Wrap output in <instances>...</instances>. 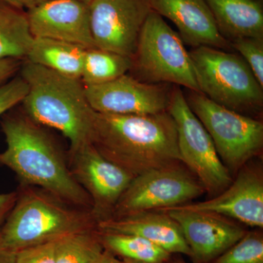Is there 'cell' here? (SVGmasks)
<instances>
[{"mask_svg": "<svg viewBox=\"0 0 263 263\" xmlns=\"http://www.w3.org/2000/svg\"><path fill=\"white\" fill-rule=\"evenodd\" d=\"M27 91L28 86L21 76L0 85V117L22 103Z\"/></svg>", "mask_w": 263, "mask_h": 263, "instance_id": "cell-26", "label": "cell"}, {"mask_svg": "<svg viewBox=\"0 0 263 263\" xmlns=\"http://www.w3.org/2000/svg\"><path fill=\"white\" fill-rule=\"evenodd\" d=\"M100 263H124V261L118 259L117 256L110 253L108 251L105 249V254H104L103 258Z\"/></svg>", "mask_w": 263, "mask_h": 263, "instance_id": "cell-32", "label": "cell"}, {"mask_svg": "<svg viewBox=\"0 0 263 263\" xmlns=\"http://www.w3.org/2000/svg\"><path fill=\"white\" fill-rule=\"evenodd\" d=\"M17 193L0 231V249L17 252L97 228L90 211L71 205L43 189L19 186Z\"/></svg>", "mask_w": 263, "mask_h": 263, "instance_id": "cell-4", "label": "cell"}, {"mask_svg": "<svg viewBox=\"0 0 263 263\" xmlns=\"http://www.w3.org/2000/svg\"><path fill=\"white\" fill-rule=\"evenodd\" d=\"M46 1V0H0L1 3L21 10L24 8L28 10Z\"/></svg>", "mask_w": 263, "mask_h": 263, "instance_id": "cell-30", "label": "cell"}, {"mask_svg": "<svg viewBox=\"0 0 263 263\" xmlns=\"http://www.w3.org/2000/svg\"><path fill=\"white\" fill-rule=\"evenodd\" d=\"M71 174L91 199L97 224L110 219L134 176L100 155L91 143L67 155Z\"/></svg>", "mask_w": 263, "mask_h": 263, "instance_id": "cell-10", "label": "cell"}, {"mask_svg": "<svg viewBox=\"0 0 263 263\" xmlns=\"http://www.w3.org/2000/svg\"><path fill=\"white\" fill-rule=\"evenodd\" d=\"M17 195V190L9 193H0V231L14 205Z\"/></svg>", "mask_w": 263, "mask_h": 263, "instance_id": "cell-29", "label": "cell"}, {"mask_svg": "<svg viewBox=\"0 0 263 263\" xmlns=\"http://www.w3.org/2000/svg\"><path fill=\"white\" fill-rule=\"evenodd\" d=\"M83 1H87V2H89V0H83Z\"/></svg>", "mask_w": 263, "mask_h": 263, "instance_id": "cell-35", "label": "cell"}, {"mask_svg": "<svg viewBox=\"0 0 263 263\" xmlns=\"http://www.w3.org/2000/svg\"><path fill=\"white\" fill-rule=\"evenodd\" d=\"M91 143L134 177L181 162L177 129L168 111L153 115L96 112Z\"/></svg>", "mask_w": 263, "mask_h": 263, "instance_id": "cell-2", "label": "cell"}, {"mask_svg": "<svg viewBox=\"0 0 263 263\" xmlns=\"http://www.w3.org/2000/svg\"><path fill=\"white\" fill-rule=\"evenodd\" d=\"M4 115L1 128L6 148L0 152V165L14 173L20 186L43 189L91 212V199L74 179L67 157L47 131L25 114Z\"/></svg>", "mask_w": 263, "mask_h": 263, "instance_id": "cell-1", "label": "cell"}, {"mask_svg": "<svg viewBox=\"0 0 263 263\" xmlns=\"http://www.w3.org/2000/svg\"><path fill=\"white\" fill-rule=\"evenodd\" d=\"M233 49L248 64L263 87V37H242L231 41Z\"/></svg>", "mask_w": 263, "mask_h": 263, "instance_id": "cell-25", "label": "cell"}, {"mask_svg": "<svg viewBox=\"0 0 263 263\" xmlns=\"http://www.w3.org/2000/svg\"><path fill=\"white\" fill-rule=\"evenodd\" d=\"M56 241L31 246L17 251L15 263H57Z\"/></svg>", "mask_w": 263, "mask_h": 263, "instance_id": "cell-27", "label": "cell"}, {"mask_svg": "<svg viewBox=\"0 0 263 263\" xmlns=\"http://www.w3.org/2000/svg\"><path fill=\"white\" fill-rule=\"evenodd\" d=\"M122 260L124 261V263H149V262H138V261L132 260V259H122Z\"/></svg>", "mask_w": 263, "mask_h": 263, "instance_id": "cell-33", "label": "cell"}, {"mask_svg": "<svg viewBox=\"0 0 263 263\" xmlns=\"http://www.w3.org/2000/svg\"><path fill=\"white\" fill-rule=\"evenodd\" d=\"M132 69L135 77L151 84H169L200 92L193 61L182 39L152 10L138 37Z\"/></svg>", "mask_w": 263, "mask_h": 263, "instance_id": "cell-6", "label": "cell"}, {"mask_svg": "<svg viewBox=\"0 0 263 263\" xmlns=\"http://www.w3.org/2000/svg\"><path fill=\"white\" fill-rule=\"evenodd\" d=\"M22 60L6 59L0 60V85L10 80L22 67Z\"/></svg>", "mask_w": 263, "mask_h": 263, "instance_id": "cell-28", "label": "cell"}, {"mask_svg": "<svg viewBox=\"0 0 263 263\" xmlns=\"http://www.w3.org/2000/svg\"><path fill=\"white\" fill-rule=\"evenodd\" d=\"M166 263H186L185 262H183L182 260H174V261H171V262H167Z\"/></svg>", "mask_w": 263, "mask_h": 263, "instance_id": "cell-34", "label": "cell"}, {"mask_svg": "<svg viewBox=\"0 0 263 263\" xmlns=\"http://www.w3.org/2000/svg\"><path fill=\"white\" fill-rule=\"evenodd\" d=\"M211 263H263V236L249 232Z\"/></svg>", "mask_w": 263, "mask_h": 263, "instance_id": "cell-24", "label": "cell"}, {"mask_svg": "<svg viewBox=\"0 0 263 263\" xmlns=\"http://www.w3.org/2000/svg\"><path fill=\"white\" fill-rule=\"evenodd\" d=\"M216 26L228 41L263 37V0H205Z\"/></svg>", "mask_w": 263, "mask_h": 263, "instance_id": "cell-18", "label": "cell"}, {"mask_svg": "<svg viewBox=\"0 0 263 263\" xmlns=\"http://www.w3.org/2000/svg\"><path fill=\"white\" fill-rule=\"evenodd\" d=\"M105 252L97 228L66 235L56 241L57 263H100Z\"/></svg>", "mask_w": 263, "mask_h": 263, "instance_id": "cell-23", "label": "cell"}, {"mask_svg": "<svg viewBox=\"0 0 263 263\" xmlns=\"http://www.w3.org/2000/svg\"><path fill=\"white\" fill-rule=\"evenodd\" d=\"M20 70L28 86L21 103L26 115L43 127L60 132L68 140L69 152L91 143L96 112L90 106L80 79L27 60Z\"/></svg>", "mask_w": 263, "mask_h": 263, "instance_id": "cell-3", "label": "cell"}, {"mask_svg": "<svg viewBox=\"0 0 263 263\" xmlns=\"http://www.w3.org/2000/svg\"><path fill=\"white\" fill-rule=\"evenodd\" d=\"M16 252L0 249V263H15Z\"/></svg>", "mask_w": 263, "mask_h": 263, "instance_id": "cell-31", "label": "cell"}, {"mask_svg": "<svg viewBox=\"0 0 263 263\" xmlns=\"http://www.w3.org/2000/svg\"><path fill=\"white\" fill-rule=\"evenodd\" d=\"M130 57L101 48H86L81 81L85 86H98L115 80L131 70Z\"/></svg>", "mask_w": 263, "mask_h": 263, "instance_id": "cell-21", "label": "cell"}, {"mask_svg": "<svg viewBox=\"0 0 263 263\" xmlns=\"http://www.w3.org/2000/svg\"><path fill=\"white\" fill-rule=\"evenodd\" d=\"M189 53L200 93L237 113L262 115L263 87L240 55L208 46Z\"/></svg>", "mask_w": 263, "mask_h": 263, "instance_id": "cell-5", "label": "cell"}, {"mask_svg": "<svg viewBox=\"0 0 263 263\" xmlns=\"http://www.w3.org/2000/svg\"><path fill=\"white\" fill-rule=\"evenodd\" d=\"M214 213L240 221L247 226L263 228V179L260 170L245 167L219 195L205 201L179 205Z\"/></svg>", "mask_w": 263, "mask_h": 263, "instance_id": "cell-15", "label": "cell"}, {"mask_svg": "<svg viewBox=\"0 0 263 263\" xmlns=\"http://www.w3.org/2000/svg\"><path fill=\"white\" fill-rule=\"evenodd\" d=\"M184 96L230 173L238 172L262 152L263 124L259 119L221 106L200 92L188 90Z\"/></svg>", "mask_w": 263, "mask_h": 263, "instance_id": "cell-7", "label": "cell"}, {"mask_svg": "<svg viewBox=\"0 0 263 263\" xmlns=\"http://www.w3.org/2000/svg\"><path fill=\"white\" fill-rule=\"evenodd\" d=\"M204 193L198 180L178 164L153 169L133 178L110 219L179 206Z\"/></svg>", "mask_w": 263, "mask_h": 263, "instance_id": "cell-9", "label": "cell"}, {"mask_svg": "<svg viewBox=\"0 0 263 263\" xmlns=\"http://www.w3.org/2000/svg\"><path fill=\"white\" fill-rule=\"evenodd\" d=\"M167 111L176 123L181 162L197 176L211 197L219 195L232 183L233 178L219 158L212 138L189 106L179 86L174 85Z\"/></svg>", "mask_w": 263, "mask_h": 263, "instance_id": "cell-8", "label": "cell"}, {"mask_svg": "<svg viewBox=\"0 0 263 263\" xmlns=\"http://www.w3.org/2000/svg\"><path fill=\"white\" fill-rule=\"evenodd\" d=\"M33 39L27 14L0 2V60L27 58Z\"/></svg>", "mask_w": 263, "mask_h": 263, "instance_id": "cell-20", "label": "cell"}, {"mask_svg": "<svg viewBox=\"0 0 263 263\" xmlns=\"http://www.w3.org/2000/svg\"><path fill=\"white\" fill-rule=\"evenodd\" d=\"M89 5L95 47L132 58L153 10L149 0H89Z\"/></svg>", "mask_w": 263, "mask_h": 263, "instance_id": "cell-11", "label": "cell"}, {"mask_svg": "<svg viewBox=\"0 0 263 263\" xmlns=\"http://www.w3.org/2000/svg\"><path fill=\"white\" fill-rule=\"evenodd\" d=\"M179 224L190 247L192 258L198 263L212 262L241 239L247 232L226 216L191 210L182 206L164 209Z\"/></svg>", "mask_w": 263, "mask_h": 263, "instance_id": "cell-13", "label": "cell"}, {"mask_svg": "<svg viewBox=\"0 0 263 263\" xmlns=\"http://www.w3.org/2000/svg\"><path fill=\"white\" fill-rule=\"evenodd\" d=\"M152 10L168 18L183 41L192 47L208 46L230 51L231 43L221 36L205 0H149Z\"/></svg>", "mask_w": 263, "mask_h": 263, "instance_id": "cell-16", "label": "cell"}, {"mask_svg": "<svg viewBox=\"0 0 263 263\" xmlns=\"http://www.w3.org/2000/svg\"><path fill=\"white\" fill-rule=\"evenodd\" d=\"M86 49L79 45L65 41L34 37L25 60L81 80Z\"/></svg>", "mask_w": 263, "mask_h": 263, "instance_id": "cell-19", "label": "cell"}, {"mask_svg": "<svg viewBox=\"0 0 263 263\" xmlns=\"http://www.w3.org/2000/svg\"><path fill=\"white\" fill-rule=\"evenodd\" d=\"M97 230L107 233L138 235L149 240L171 254L192 257L191 251L181 228L162 211H150L100 221Z\"/></svg>", "mask_w": 263, "mask_h": 263, "instance_id": "cell-17", "label": "cell"}, {"mask_svg": "<svg viewBox=\"0 0 263 263\" xmlns=\"http://www.w3.org/2000/svg\"><path fill=\"white\" fill-rule=\"evenodd\" d=\"M173 88L172 84H151L127 73L106 84L85 86V93L98 113L153 115L168 110Z\"/></svg>", "mask_w": 263, "mask_h": 263, "instance_id": "cell-12", "label": "cell"}, {"mask_svg": "<svg viewBox=\"0 0 263 263\" xmlns=\"http://www.w3.org/2000/svg\"><path fill=\"white\" fill-rule=\"evenodd\" d=\"M89 2L46 0L28 10L26 14L33 37L58 40L86 48L95 47Z\"/></svg>", "mask_w": 263, "mask_h": 263, "instance_id": "cell-14", "label": "cell"}, {"mask_svg": "<svg viewBox=\"0 0 263 263\" xmlns=\"http://www.w3.org/2000/svg\"><path fill=\"white\" fill-rule=\"evenodd\" d=\"M98 231L105 249L122 259L149 263H166L171 259V253L142 237Z\"/></svg>", "mask_w": 263, "mask_h": 263, "instance_id": "cell-22", "label": "cell"}]
</instances>
